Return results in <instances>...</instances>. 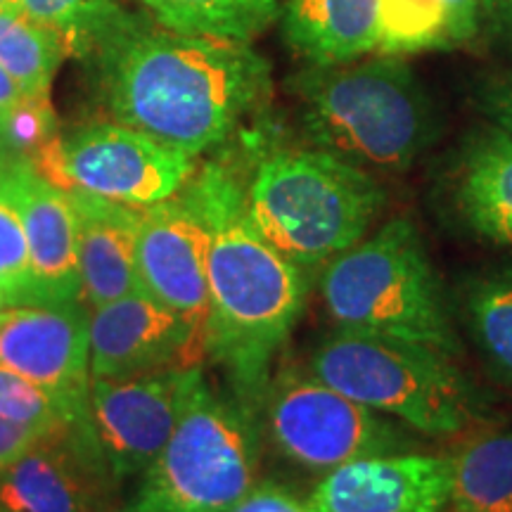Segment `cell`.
<instances>
[{
    "instance_id": "6da1fadb",
    "label": "cell",
    "mask_w": 512,
    "mask_h": 512,
    "mask_svg": "<svg viewBox=\"0 0 512 512\" xmlns=\"http://www.w3.org/2000/svg\"><path fill=\"white\" fill-rule=\"evenodd\" d=\"M98 55L114 119L192 157L228 140L271 88L268 62L238 38L136 29L124 19Z\"/></svg>"
},
{
    "instance_id": "7a4b0ae2",
    "label": "cell",
    "mask_w": 512,
    "mask_h": 512,
    "mask_svg": "<svg viewBox=\"0 0 512 512\" xmlns=\"http://www.w3.org/2000/svg\"><path fill=\"white\" fill-rule=\"evenodd\" d=\"M209 228L207 358L226 373L230 394L259 413L280 351L306 309L311 280L268 242L247 214V183L221 162L188 183Z\"/></svg>"
},
{
    "instance_id": "3957f363",
    "label": "cell",
    "mask_w": 512,
    "mask_h": 512,
    "mask_svg": "<svg viewBox=\"0 0 512 512\" xmlns=\"http://www.w3.org/2000/svg\"><path fill=\"white\" fill-rule=\"evenodd\" d=\"M292 91L311 143L366 171L403 174L437 133L430 95L403 57L311 64Z\"/></svg>"
},
{
    "instance_id": "277c9868",
    "label": "cell",
    "mask_w": 512,
    "mask_h": 512,
    "mask_svg": "<svg viewBox=\"0 0 512 512\" xmlns=\"http://www.w3.org/2000/svg\"><path fill=\"white\" fill-rule=\"evenodd\" d=\"M318 292L335 328L463 354L456 320L425 242L411 219H392L318 271Z\"/></svg>"
},
{
    "instance_id": "5b68a950",
    "label": "cell",
    "mask_w": 512,
    "mask_h": 512,
    "mask_svg": "<svg viewBox=\"0 0 512 512\" xmlns=\"http://www.w3.org/2000/svg\"><path fill=\"white\" fill-rule=\"evenodd\" d=\"M384 207L387 192L370 171L318 147L271 152L247 183L256 230L306 273L373 233Z\"/></svg>"
},
{
    "instance_id": "8992f818",
    "label": "cell",
    "mask_w": 512,
    "mask_h": 512,
    "mask_svg": "<svg viewBox=\"0 0 512 512\" xmlns=\"http://www.w3.org/2000/svg\"><path fill=\"white\" fill-rule=\"evenodd\" d=\"M261 439L259 413L192 366L176 430L124 512H233L256 486Z\"/></svg>"
},
{
    "instance_id": "52a82bcc",
    "label": "cell",
    "mask_w": 512,
    "mask_h": 512,
    "mask_svg": "<svg viewBox=\"0 0 512 512\" xmlns=\"http://www.w3.org/2000/svg\"><path fill=\"white\" fill-rule=\"evenodd\" d=\"M306 368L425 437H458L486 415L482 394L453 358L389 337L335 328L313 347Z\"/></svg>"
},
{
    "instance_id": "ba28073f",
    "label": "cell",
    "mask_w": 512,
    "mask_h": 512,
    "mask_svg": "<svg viewBox=\"0 0 512 512\" xmlns=\"http://www.w3.org/2000/svg\"><path fill=\"white\" fill-rule=\"evenodd\" d=\"M259 425L280 456L320 475L358 458L415 448V434L406 425L349 399L294 363L273 370Z\"/></svg>"
},
{
    "instance_id": "9c48e42d",
    "label": "cell",
    "mask_w": 512,
    "mask_h": 512,
    "mask_svg": "<svg viewBox=\"0 0 512 512\" xmlns=\"http://www.w3.org/2000/svg\"><path fill=\"white\" fill-rule=\"evenodd\" d=\"M60 152L64 192L86 190L138 209L171 200L197 171L192 155L119 121L74 128Z\"/></svg>"
},
{
    "instance_id": "30bf717a",
    "label": "cell",
    "mask_w": 512,
    "mask_h": 512,
    "mask_svg": "<svg viewBox=\"0 0 512 512\" xmlns=\"http://www.w3.org/2000/svg\"><path fill=\"white\" fill-rule=\"evenodd\" d=\"M0 366L46 389L76 434L98 444L91 418V335L83 302L5 311Z\"/></svg>"
},
{
    "instance_id": "8fae6325",
    "label": "cell",
    "mask_w": 512,
    "mask_h": 512,
    "mask_svg": "<svg viewBox=\"0 0 512 512\" xmlns=\"http://www.w3.org/2000/svg\"><path fill=\"white\" fill-rule=\"evenodd\" d=\"M190 368L91 380V418L112 479L143 472L155 463L176 430L188 392Z\"/></svg>"
},
{
    "instance_id": "7c38bea8",
    "label": "cell",
    "mask_w": 512,
    "mask_h": 512,
    "mask_svg": "<svg viewBox=\"0 0 512 512\" xmlns=\"http://www.w3.org/2000/svg\"><path fill=\"white\" fill-rule=\"evenodd\" d=\"M209 228L185 190L140 209L138 285L181 316L207 351Z\"/></svg>"
},
{
    "instance_id": "4fadbf2b",
    "label": "cell",
    "mask_w": 512,
    "mask_h": 512,
    "mask_svg": "<svg viewBox=\"0 0 512 512\" xmlns=\"http://www.w3.org/2000/svg\"><path fill=\"white\" fill-rule=\"evenodd\" d=\"M91 380L192 368L207 358L202 342L181 316L145 292L102 304L88 313Z\"/></svg>"
},
{
    "instance_id": "5bb4252c",
    "label": "cell",
    "mask_w": 512,
    "mask_h": 512,
    "mask_svg": "<svg viewBox=\"0 0 512 512\" xmlns=\"http://www.w3.org/2000/svg\"><path fill=\"white\" fill-rule=\"evenodd\" d=\"M451 453L418 448L351 460L313 486V512H446L451 508Z\"/></svg>"
},
{
    "instance_id": "9a60e30c",
    "label": "cell",
    "mask_w": 512,
    "mask_h": 512,
    "mask_svg": "<svg viewBox=\"0 0 512 512\" xmlns=\"http://www.w3.org/2000/svg\"><path fill=\"white\" fill-rule=\"evenodd\" d=\"M107 479L95 441L74 430L46 434L0 470V512H95Z\"/></svg>"
},
{
    "instance_id": "2e32d148",
    "label": "cell",
    "mask_w": 512,
    "mask_h": 512,
    "mask_svg": "<svg viewBox=\"0 0 512 512\" xmlns=\"http://www.w3.org/2000/svg\"><path fill=\"white\" fill-rule=\"evenodd\" d=\"M29 240V259L41 304L81 302L79 226L69 195L31 166L5 171Z\"/></svg>"
},
{
    "instance_id": "e0dca14e",
    "label": "cell",
    "mask_w": 512,
    "mask_h": 512,
    "mask_svg": "<svg viewBox=\"0 0 512 512\" xmlns=\"http://www.w3.org/2000/svg\"><path fill=\"white\" fill-rule=\"evenodd\" d=\"M79 226L81 302L98 309L114 299L140 292L138 223L140 209L105 200L86 190H69Z\"/></svg>"
},
{
    "instance_id": "ac0fdd59",
    "label": "cell",
    "mask_w": 512,
    "mask_h": 512,
    "mask_svg": "<svg viewBox=\"0 0 512 512\" xmlns=\"http://www.w3.org/2000/svg\"><path fill=\"white\" fill-rule=\"evenodd\" d=\"M448 202L475 238L512 247V133L486 126L465 138L448 174Z\"/></svg>"
},
{
    "instance_id": "d6986e66",
    "label": "cell",
    "mask_w": 512,
    "mask_h": 512,
    "mask_svg": "<svg viewBox=\"0 0 512 512\" xmlns=\"http://www.w3.org/2000/svg\"><path fill=\"white\" fill-rule=\"evenodd\" d=\"M283 31L306 62L344 64L377 53V0H287Z\"/></svg>"
},
{
    "instance_id": "ffe728a7",
    "label": "cell",
    "mask_w": 512,
    "mask_h": 512,
    "mask_svg": "<svg viewBox=\"0 0 512 512\" xmlns=\"http://www.w3.org/2000/svg\"><path fill=\"white\" fill-rule=\"evenodd\" d=\"M458 306L486 370L512 389V261L470 275L460 287Z\"/></svg>"
},
{
    "instance_id": "44dd1931",
    "label": "cell",
    "mask_w": 512,
    "mask_h": 512,
    "mask_svg": "<svg viewBox=\"0 0 512 512\" xmlns=\"http://www.w3.org/2000/svg\"><path fill=\"white\" fill-rule=\"evenodd\" d=\"M453 512H512V427L477 434L451 453Z\"/></svg>"
},
{
    "instance_id": "7402d4cb",
    "label": "cell",
    "mask_w": 512,
    "mask_h": 512,
    "mask_svg": "<svg viewBox=\"0 0 512 512\" xmlns=\"http://www.w3.org/2000/svg\"><path fill=\"white\" fill-rule=\"evenodd\" d=\"M162 27L192 36L249 38L278 17V0H143Z\"/></svg>"
},
{
    "instance_id": "603a6c76",
    "label": "cell",
    "mask_w": 512,
    "mask_h": 512,
    "mask_svg": "<svg viewBox=\"0 0 512 512\" xmlns=\"http://www.w3.org/2000/svg\"><path fill=\"white\" fill-rule=\"evenodd\" d=\"M69 55L62 36L22 8L0 10V67L24 95L50 93L57 69Z\"/></svg>"
},
{
    "instance_id": "cb8c5ba5",
    "label": "cell",
    "mask_w": 512,
    "mask_h": 512,
    "mask_svg": "<svg viewBox=\"0 0 512 512\" xmlns=\"http://www.w3.org/2000/svg\"><path fill=\"white\" fill-rule=\"evenodd\" d=\"M380 36L375 55L406 57L451 48V22L444 0H377Z\"/></svg>"
},
{
    "instance_id": "d4e9b609",
    "label": "cell",
    "mask_w": 512,
    "mask_h": 512,
    "mask_svg": "<svg viewBox=\"0 0 512 512\" xmlns=\"http://www.w3.org/2000/svg\"><path fill=\"white\" fill-rule=\"evenodd\" d=\"M19 8L67 43L69 55L98 50L124 22L117 0H19Z\"/></svg>"
},
{
    "instance_id": "484cf974",
    "label": "cell",
    "mask_w": 512,
    "mask_h": 512,
    "mask_svg": "<svg viewBox=\"0 0 512 512\" xmlns=\"http://www.w3.org/2000/svg\"><path fill=\"white\" fill-rule=\"evenodd\" d=\"M60 138L50 93L22 95L0 110V174L31 166L41 152Z\"/></svg>"
},
{
    "instance_id": "4316f807",
    "label": "cell",
    "mask_w": 512,
    "mask_h": 512,
    "mask_svg": "<svg viewBox=\"0 0 512 512\" xmlns=\"http://www.w3.org/2000/svg\"><path fill=\"white\" fill-rule=\"evenodd\" d=\"M0 292L10 309L41 304L31 273L29 240L19 204L0 174Z\"/></svg>"
},
{
    "instance_id": "83f0119b",
    "label": "cell",
    "mask_w": 512,
    "mask_h": 512,
    "mask_svg": "<svg viewBox=\"0 0 512 512\" xmlns=\"http://www.w3.org/2000/svg\"><path fill=\"white\" fill-rule=\"evenodd\" d=\"M0 418L43 434L74 430L46 389L3 366H0Z\"/></svg>"
},
{
    "instance_id": "f1b7e54d",
    "label": "cell",
    "mask_w": 512,
    "mask_h": 512,
    "mask_svg": "<svg viewBox=\"0 0 512 512\" xmlns=\"http://www.w3.org/2000/svg\"><path fill=\"white\" fill-rule=\"evenodd\" d=\"M233 512H313L309 498L294 494L287 486L261 482Z\"/></svg>"
},
{
    "instance_id": "f546056e",
    "label": "cell",
    "mask_w": 512,
    "mask_h": 512,
    "mask_svg": "<svg viewBox=\"0 0 512 512\" xmlns=\"http://www.w3.org/2000/svg\"><path fill=\"white\" fill-rule=\"evenodd\" d=\"M477 107L491 124L512 133V72L489 76L477 91Z\"/></svg>"
},
{
    "instance_id": "4dcf8cb0",
    "label": "cell",
    "mask_w": 512,
    "mask_h": 512,
    "mask_svg": "<svg viewBox=\"0 0 512 512\" xmlns=\"http://www.w3.org/2000/svg\"><path fill=\"white\" fill-rule=\"evenodd\" d=\"M451 22L453 46L470 41L475 36L479 15H482V0H444Z\"/></svg>"
},
{
    "instance_id": "1f68e13d",
    "label": "cell",
    "mask_w": 512,
    "mask_h": 512,
    "mask_svg": "<svg viewBox=\"0 0 512 512\" xmlns=\"http://www.w3.org/2000/svg\"><path fill=\"white\" fill-rule=\"evenodd\" d=\"M41 437H46V434L31 430V427L17 425V422L12 420L0 418V470L8 463H12L17 456H22V453L27 451L31 444H36Z\"/></svg>"
},
{
    "instance_id": "d6a6232c",
    "label": "cell",
    "mask_w": 512,
    "mask_h": 512,
    "mask_svg": "<svg viewBox=\"0 0 512 512\" xmlns=\"http://www.w3.org/2000/svg\"><path fill=\"white\" fill-rule=\"evenodd\" d=\"M22 95H24L22 88L17 86L15 79H12V76L5 72L3 67H0V110H3V107L12 105V102L22 98Z\"/></svg>"
},
{
    "instance_id": "836d02e7",
    "label": "cell",
    "mask_w": 512,
    "mask_h": 512,
    "mask_svg": "<svg viewBox=\"0 0 512 512\" xmlns=\"http://www.w3.org/2000/svg\"><path fill=\"white\" fill-rule=\"evenodd\" d=\"M482 12L486 17L501 19L512 27V0H482Z\"/></svg>"
},
{
    "instance_id": "e575fe53",
    "label": "cell",
    "mask_w": 512,
    "mask_h": 512,
    "mask_svg": "<svg viewBox=\"0 0 512 512\" xmlns=\"http://www.w3.org/2000/svg\"><path fill=\"white\" fill-rule=\"evenodd\" d=\"M3 8H19V0H0V10Z\"/></svg>"
},
{
    "instance_id": "d590c367",
    "label": "cell",
    "mask_w": 512,
    "mask_h": 512,
    "mask_svg": "<svg viewBox=\"0 0 512 512\" xmlns=\"http://www.w3.org/2000/svg\"><path fill=\"white\" fill-rule=\"evenodd\" d=\"M8 309H10V306L5 304V297H3V292H0V318H3V313L8 311Z\"/></svg>"
}]
</instances>
